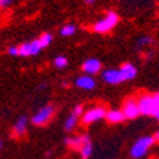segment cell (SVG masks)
Segmentation results:
<instances>
[{
  "mask_svg": "<svg viewBox=\"0 0 159 159\" xmlns=\"http://www.w3.org/2000/svg\"><path fill=\"white\" fill-rule=\"evenodd\" d=\"M27 126H29V118H27L26 115H21V116H19V119L14 122L11 132H13V135L16 136V138H21V136L26 135Z\"/></svg>",
  "mask_w": 159,
  "mask_h": 159,
  "instance_id": "cell-11",
  "label": "cell"
},
{
  "mask_svg": "<svg viewBox=\"0 0 159 159\" xmlns=\"http://www.w3.org/2000/svg\"><path fill=\"white\" fill-rule=\"evenodd\" d=\"M54 114H56V105L53 104H46L40 109H37L33 114V116L30 118V122L34 126H46L47 124L53 119Z\"/></svg>",
  "mask_w": 159,
  "mask_h": 159,
  "instance_id": "cell-4",
  "label": "cell"
},
{
  "mask_svg": "<svg viewBox=\"0 0 159 159\" xmlns=\"http://www.w3.org/2000/svg\"><path fill=\"white\" fill-rule=\"evenodd\" d=\"M6 53L11 57H19V44H11V46L7 47Z\"/></svg>",
  "mask_w": 159,
  "mask_h": 159,
  "instance_id": "cell-21",
  "label": "cell"
},
{
  "mask_svg": "<svg viewBox=\"0 0 159 159\" xmlns=\"http://www.w3.org/2000/svg\"><path fill=\"white\" fill-rule=\"evenodd\" d=\"M153 138H155V141L159 143V129H158V131H156L155 134H153Z\"/></svg>",
  "mask_w": 159,
  "mask_h": 159,
  "instance_id": "cell-24",
  "label": "cell"
},
{
  "mask_svg": "<svg viewBox=\"0 0 159 159\" xmlns=\"http://www.w3.org/2000/svg\"><path fill=\"white\" fill-rule=\"evenodd\" d=\"M107 112H108V109H107L104 105L91 107V108L87 109L85 112H84V115L81 116V124L85 126L93 125V124L98 122L101 119H105Z\"/></svg>",
  "mask_w": 159,
  "mask_h": 159,
  "instance_id": "cell-5",
  "label": "cell"
},
{
  "mask_svg": "<svg viewBox=\"0 0 159 159\" xmlns=\"http://www.w3.org/2000/svg\"><path fill=\"white\" fill-rule=\"evenodd\" d=\"M14 0H0V10H6L13 4Z\"/></svg>",
  "mask_w": 159,
  "mask_h": 159,
  "instance_id": "cell-22",
  "label": "cell"
},
{
  "mask_svg": "<svg viewBox=\"0 0 159 159\" xmlns=\"http://www.w3.org/2000/svg\"><path fill=\"white\" fill-rule=\"evenodd\" d=\"M89 135H87V134H84V135H80V136H70V138H66V145L68 146L70 149H73V151H78L83 148V145L88 141Z\"/></svg>",
  "mask_w": 159,
  "mask_h": 159,
  "instance_id": "cell-12",
  "label": "cell"
},
{
  "mask_svg": "<svg viewBox=\"0 0 159 159\" xmlns=\"http://www.w3.org/2000/svg\"><path fill=\"white\" fill-rule=\"evenodd\" d=\"M101 80L108 85H118L124 83V75L119 68H105L101 73Z\"/></svg>",
  "mask_w": 159,
  "mask_h": 159,
  "instance_id": "cell-8",
  "label": "cell"
},
{
  "mask_svg": "<svg viewBox=\"0 0 159 159\" xmlns=\"http://www.w3.org/2000/svg\"><path fill=\"white\" fill-rule=\"evenodd\" d=\"M119 70H121V73H122L125 81H132V80H135L136 75H138V68H136V66L132 64V63L121 64Z\"/></svg>",
  "mask_w": 159,
  "mask_h": 159,
  "instance_id": "cell-13",
  "label": "cell"
},
{
  "mask_svg": "<svg viewBox=\"0 0 159 159\" xmlns=\"http://www.w3.org/2000/svg\"><path fill=\"white\" fill-rule=\"evenodd\" d=\"M2 145H3V143H2V139H0V149H2Z\"/></svg>",
  "mask_w": 159,
  "mask_h": 159,
  "instance_id": "cell-25",
  "label": "cell"
},
{
  "mask_svg": "<svg viewBox=\"0 0 159 159\" xmlns=\"http://www.w3.org/2000/svg\"><path fill=\"white\" fill-rule=\"evenodd\" d=\"M78 121H81V116H78L75 112H70V115L66 118V121H64V131H67V132H71V131H74L75 129V126L78 125Z\"/></svg>",
  "mask_w": 159,
  "mask_h": 159,
  "instance_id": "cell-15",
  "label": "cell"
},
{
  "mask_svg": "<svg viewBox=\"0 0 159 159\" xmlns=\"http://www.w3.org/2000/svg\"><path fill=\"white\" fill-rule=\"evenodd\" d=\"M155 143H156V141H155V138H153V135L141 136V138H138L135 142H134L132 148L129 151V155H131L132 159H142L143 156L148 155V152L151 151V148H152Z\"/></svg>",
  "mask_w": 159,
  "mask_h": 159,
  "instance_id": "cell-3",
  "label": "cell"
},
{
  "mask_svg": "<svg viewBox=\"0 0 159 159\" xmlns=\"http://www.w3.org/2000/svg\"><path fill=\"white\" fill-rule=\"evenodd\" d=\"M152 44H153V39L151 36H148V34H145V36H141L138 40H136V48H138V50L146 48V47L152 46Z\"/></svg>",
  "mask_w": 159,
  "mask_h": 159,
  "instance_id": "cell-20",
  "label": "cell"
},
{
  "mask_svg": "<svg viewBox=\"0 0 159 159\" xmlns=\"http://www.w3.org/2000/svg\"><path fill=\"white\" fill-rule=\"evenodd\" d=\"M41 43H40L39 37L30 41H24V43L19 44V57H36L41 53Z\"/></svg>",
  "mask_w": 159,
  "mask_h": 159,
  "instance_id": "cell-6",
  "label": "cell"
},
{
  "mask_svg": "<svg viewBox=\"0 0 159 159\" xmlns=\"http://www.w3.org/2000/svg\"><path fill=\"white\" fill-rule=\"evenodd\" d=\"M119 23V16L115 10H107L102 17L93 23V31L97 34H107L112 31Z\"/></svg>",
  "mask_w": 159,
  "mask_h": 159,
  "instance_id": "cell-1",
  "label": "cell"
},
{
  "mask_svg": "<svg viewBox=\"0 0 159 159\" xmlns=\"http://www.w3.org/2000/svg\"><path fill=\"white\" fill-rule=\"evenodd\" d=\"M93 151H94L93 142H91V139H88V141L83 145V148L80 149V155H81L83 159H89L91 155H93Z\"/></svg>",
  "mask_w": 159,
  "mask_h": 159,
  "instance_id": "cell-18",
  "label": "cell"
},
{
  "mask_svg": "<svg viewBox=\"0 0 159 159\" xmlns=\"http://www.w3.org/2000/svg\"><path fill=\"white\" fill-rule=\"evenodd\" d=\"M138 104H139V109H141V115L155 118V115L159 111V95H158V93L156 94H142V95H139Z\"/></svg>",
  "mask_w": 159,
  "mask_h": 159,
  "instance_id": "cell-2",
  "label": "cell"
},
{
  "mask_svg": "<svg viewBox=\"0 0 159 159\" xmlns=\"http://www.w3.org/2000/svg\"><path fill=\"white\" fill-rule=\"evenodd\" d=\"M68 57L64 56V54H58V56L54 57L53 60V66L56 67L57 70H64L67 66H68Z\"/></svg>",
  "mask_w": 159,
  "mask_h": 159,
  "instance_id": "cell-17",
  "label": "cell"
},
{
  "mask_svg": "<svg viewBox=\"0 0 159 159\" xmlns=\"http://www.w3.org/2000/svg\"><path fill=\"white\" fill-rule=\"evenodd\" d=\"M84 4H87V6H93V4L97 3V0H83Z\"/></svg>",
  "mask_w": 159,
  "mask_h": 159,
  "instance_id": "cell-23",
  "label": "cell"
},
{
  "mask_svg": "<svg viewBox=\"0 0 159 159\" xmlns=\"http://www.w3.org/2000/svg\"><path fill=\"white\" fill-rule=\"evenodd\" d=\"M74 85L80 89H84V91H93L97 87V80L93 75L83 74V75H78L74 80Z\"/></svg>",
  "mask_w": 159,
  "mask_h": 159,
  "instance_id": "cell-10",
  "label": "cell"
},
{
  "mask_svg": "<svg viewBox=\"0 0 159 159\" xmlns=\"http://www.w3.org/2000/svg\"><path fill=\"white\" fill-rule=\"evenodd\" d=\"M105 119L108 121V124H112V125L126 121L125 115H124V112H122V109H108Z\"/></svg>",
  "mask_w": 159,
  "mask_h": 159,
  "instance_id": "cell-14",
  "label": "cell"
},
{
  "mask_svg": "<svg viewBox=\"0 0 159 159\" xmlns=\"http://www.w3.org/2000/svg\"><path fill=\"white\" fill-rule=\"evenodd\" d=\"M122 112L126 119H136L141 115V109H139L138 98L135 97H129L122 102Z\"/></svg>",
  "mask_w": 159,
  "mask_h": 159,
  "instance_id": "cell-7",
  "label": "cell"
},
{
  "mask_svg": "<svg viewBox=\"0 0 159 159\" xmlns=\"http://www.w3.org/2000/svg\"><path fill=\"white\" fill-rule=\"evenodd\" d=\"M39 40H40L41 47H43V50H44L48 46H51V43L54 41V36H53V33H50V31H44V33H41L39 36Z\"/></svg>",
  "mask_w": 159,
  "mask_h": 159,
  "instance_id": "cell-19",
  "label": "cell"
},
{
  "mask_svg": "<svg viewBox=\"0 0 159 159\" xmlns=\"http://www.w3.org/2000/svg\"><path fill=\"white\" fill-rule=\"evenodd\" d=\"M81 70H83L84 74L94 77L95 74L102 73V71H101V70H102V61L99 58H97V57H89V58H87L83 63Z\"/></svg>",
  "mask_w": 159,
  "mask_h": 159,
  "instance_id": "cell-9",
  "label": "cell"
},
{
  "mask_svg": "<svg viewBox=\"0 0 159 159\" xmlns=\"http://www.w3.org/2000/svg\"><path fill=\"white\" fill-rule=\"evenodd\" d=\"M77 30H78V26L75 23H66L58 30V34L61 37H73V36H75Z\"/></svg>",
  "mask_w": 159,
  "mask_h": 159,
  "instance_id": "cell-16",
  "label": "cell"
}]
</instances>
